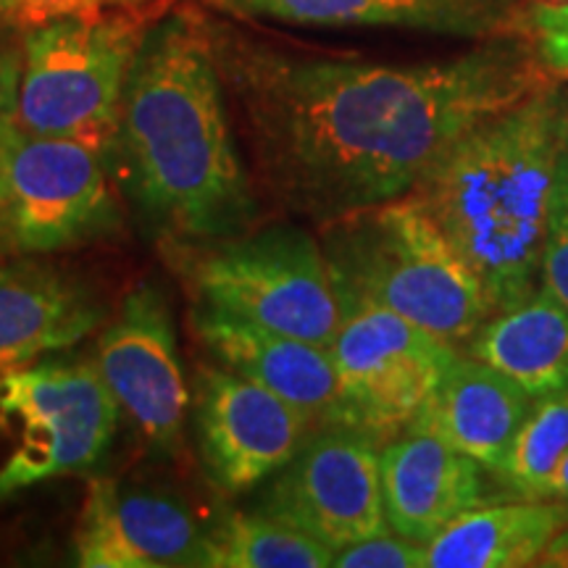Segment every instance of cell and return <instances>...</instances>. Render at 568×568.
I'll return each instance as SVG.
<instances>
[{"instance_id": "21", "label": "cell", "mask_w": 568, "mask_h": 568, "mask_svg": "<svg viewBox=\"0 0 568 568\" xmlns=\"http://www.w3.org/2000/svg\"><path fill=\"white\" fill-rule=\"evenodd\" d=\"M216 568H326L335 550L261 510L226 516L213 531Z\"/></svg>"}, {"instance_id": "10", "label": "cell", "mask_w": 568, "mask_h": 568, "mask_svg": "<svg viewBox=\"0 0 568 568\" xmlns=\"http://www.w3.org/2000/svg\"><path fill=\"white\" fill-rule=\"evenodd\" d=\"M382 443L347 424H324L261 493V514L316 537L326 548L387 531Z\"/></svg>"}, {"instance_id": "25", "label": "cell", "mask_w": 568, "mask_h": 568, "mask_svg": "<svg viewBox=\"0 0 568 568\" xmlns=\"http://www.w3.org/2000/svg\"><path fill=\"white\" fill-rule=\"evenodd\" d=\"M527 34L539 61L556 77H568V0H531Z\"/></svg>"}, {"instance_id": "12", "label": "cell", "mask_w": 568, "mask_h": 568, "mask_svg": "<svg viewBox=\"0 0 568 568\" xmlns=\"http://www.w3.org/2000/svg\"><path fill=\"white\" fill-rule=\"evenodd\" d=\"M314 424L295 406L224 366L195 374V437L205 474L240 495L287 466Z\"/></svg>"}, {"instance_id": "8", "label": "cell", "mask_w": 568, "mask_h": 568, "mask_svg": "<svg viewBox=\"0 0 568 568\" xmlns=\"http://www.w3.org/2000/svg\"><path fill=\"white\" fill-rule=\"evenodd\" d=\"M337 301L339 329L329 347L339 385L335 424L385 445L414 424L458 347L376 303Z\"/></svg>"}, {"instance_id": "13", "label": "cell", "mask_w": 568, "mask_h": 568, "mask_svg": "<svg viewBox=\"0 0 568 568\" xmlns=\"http://www.w3.org/2000/svg\"><path fill=\"white\" fill-rule=\"evenodd\" d=\"M74 560L82 568H216V542L176 497L90 479Z\"/></svg>"}, {"instance_id": "24", "label": "cell", "mask_w": 568, "mask_h": 568, "mask_svg": "<svg viewBox=\"0 0 568 568\" xmlns=\"http://www.w3.org/2000/svg\"><path fill=\"white\" fill-rule=\"evenodd\" d=\"M337 568H426V545L387 529L335 552Z\"/></svg>"}, {"instance_id": "26", "label": "cell", "mask_w": 568, "mask_h": 568, "mask_svg": "<svg viewBox=\"0 0 568 568\" xmlns=\"http://www.w3.org/2000/svg\"><path fill=\"white\" fill-rule=\"evenodd\" d=\"M169 3L172 0H19L9 21L21 30H32L45 21L67 17H101L122 9H169Z\"/></svg>"}, {"instance_id": "2", "label": "cell", "mask_w": 568, "mask_h": 568, "mask_svg": "<svg viewBox=\"0 0 568 568\" xmlns=\"http://www.w3.org/2000/svg\"><path fill=\"white\" fill-rule=\"evenodd\" d=\"M205 17L163 13L126 77L109 159L166 243L205 245L253 230V172L234 138Z\"/></svg>"}, {"instance_id": "1", "label": "cell", "mask_w": 568, "mask_h": 568, "mask_svg": "<svg viewBox=\"0 0 568 568\" xmlns=\"http://www.w3.org/2000/svg\"><path fill=\"white\" fill-rule=\"evenodd\" d=\"M251 172L318 226L414 193L468 130L556 80L527 32L447 59L382 63L295 55L205 19Z\"/></svg>"}, {"instance_id": "4", "label": "cell", "mask_w": 568, "mask_h": 568, "mask_svg": "<svg viewBox=\"0 0 568 568\" xmlns=\"http://www.w3.org/2000/svg\"><path fill=\"white\" fill-rule=\"evenodd\" d=\"M318 240L337 297L382 305L453 347L495 314L477 276L410 195L345 213Z\"/></svg>"}, {"instance_id": "23", "label": "cell", "mask_w": 568, "mask_h": 568, "mask_svg": "<svg viewBox=\"0 0 568 568\" xmlns=\"http://www.w3.org/2000/svg\"><path fill=\"white\" fill-rule=\"evenodd\" d=\"M542 284L568 305V134L552 180L548 232H545Z\"/></svg>"}, {"instance_id": "32", "label": "cell", "mask_w": 568, "mask_h": 568, "mask_svg": "<svg viewBox=\"0 0 568 568\" xmlns=\"http://www.w3.org/2000/svg\"><path fill=\"white\" fill-rule=\"evenodd\" d=\"M0 209L6 211V172H3V153H0ZM9 213V211H6Z\"/></svg>"}, {"instance_id": "14", "label": "cell", "mask_w": 568, "mask_h": 568, "mask_svg": "<svg viewBox=\"0 0 568 568\" xmlns=\"http://www.w3.org/2000/svg\"><path fill=\"white\" fill-rule=\"evenodd\" d=\"M240 19L297 27H389L456 40L527 32L531 0H209Z\"/></svg>"}, {"instance_id": "28", "label": "cell", "mask_w": 568, "mask_h": 568, "mask_svg": "<svg viewBox=\"0 0 568 568\" xmlns=\"http://www.w3.org/2000/svg\"><path fill=\"white\" fill-rule=\"evenodd\" d=\"M535 497H552V500H566L568 503V456L560 460L556 474L537 489Z\"/></svg>"}, {"instance_id": "3", "label": "cell", "mask_w": 568, "mask_h": 568, "mask_svg": "<svg viewBox=\"0 0 568 568\" xmlns=\"http://www.w3.org/2000/svg\"><path fill=\"white\" fill-rule=\"evenodd\" d=\"M566 134L568 77H556L468 130L410 193L477 276L495 314L542 284Z\"/></svg>"}, {"instance_id": "20", "label": "cell", "mask_w": 568, "mask_h": 568, "mask_svg": "<svg viewBox=\"0 0 568 568\" xmlns=\"http://www.w3.org/2000/svg\"><path fill=\"white\" fill-rule=\"evenodd\" d=\"M464 353L518 382L535 400L568 393V305L545 284L474 332Z\"/></svg>"}, {"instance_id": "9", "label": "cell", "mask_w": 568, "mask_h": 568, "mask_svg": "<svg viewBox=\"0 0 568 568\" xmlns=\"http://www.w3.org/2000/svg\"><path fill=\"white\" fill-rule=\"evenodd\" d=\"M6 211L21 253H55L116 232L111 159L105 148L42 138L9 124L0 130Z\"/></svg>"}, {"instance_id": "27", "label": "cell", "mask_w": 568, "mask_h": 568, "mask_svg": "<svg viewBox=\"0 0 568 568\" xmlns=\"http://www.w3.org/2000/svg\"><path fill=\"white\" fill-rule=\"evenodd\" d=\"M21 69H24V51L0 48V130L13 124L19 101Z\"/></svg>"}, {"instance_id": "5", "label": "cell", "mask_w": 568, "mask_h": 568, "mask_svg": "<svg viewBox=\"0 0 568 568\" xmlns=\"http://www.w3.org/2000/svg\"><path fill=\"white\" fill-rule=\"evenodd\" d=\"M166 9L67 17L27 30L13 124L109 151L124 84L148 27Z\"/></svg>"}, {"instance_id": "19", "label": "cell", "mask_w": 568, "mask_h": 568, "mask_svg": "<svg viewBox=\"0 0 568 568\" xmlns=\"http://www.w3.org/2000/svg\"><path fill=\"white\" fill-rule=\"evenodd\" d=\"M568 524V503L518 497L468 510L426 545V568H529Z\"/></svg>"}, {"instance_id": "22", "label": "cell", "mask_w": 568, "mask_h": 568, "mask_svg": "<svg viewBox=\"0 0 568 568\" xmlns=\"http://www.w3.org/2000/svg\"><path fill=\"white\" fill-rule=\"evenodd\" d=\"M568 456V393L537 400L518 429L510 456L497 477L516 497H535Z\"/></svg>"}, {"instance_id": "16", "label": "cell", "mask_w": 568, "mask_h": 568, "mask_svg": "<svg viewBox=\"0 0 568 568\" xmlns=\"http://www.w3.org/2000/svg\"><path fill=\"white\" fill-rule=\"evenodd\" d=\"M193 332L219 366L272 389L314 429L337 422V368L326 347L205 305L193 314Z\"/></svg>"}, {"instance_id": "17", "label": "cell", "mask_w": 568, "mask_h": 568, "mask_svg": "<svg viewBox=\"0 0 568 568\" xmlns=\"http://www.w3.org/2000/svg\"><path fill=\"white\" fill-rule=\"evenodd\" d=\"M535 403L527 389L495 366L456 353L410 426L432 432L497 477Z\"/></svg>"}, {"instance_id": "31", "label": "cell", "mask_w": 568, "mask_h": 568, "mask_svg": "<svg viewBox=\"0 0 568 568\" xmlns=\"http://www.w3.org/2000/svg\"><path fill=\"white\" fill-rule=\"evenodd\" d=\"M19 0H0V17L3 19H11L13 11H17Z\"/></svg>"}, {"instance_id": "18", "label": "cell", "mask_w": 568, "mask_h": 568, "mask_svg": "<svg viewBox=\"0 0 568 568\" xmlns=\"http://www.w3.org/2000/svg\"><path fill=\"white\" fill-rule=\"evenodd\" d=\"M105 318L88 284L40 261L0 266V376L80 345Z\"/></svg>"}, {"instance_id": "29", "label": "cell", "mask_w": 568, "mask_h": 568, "mask_svg": "<svg viewBox=\"0 0 568 568\" xmlns=\"http://www.w3.org/2000/svg\"><path fill=\"white\" fill-rule=\"evenodd\" d=\"M539 568H568V524L560 529V535L552 539V545L539 558Z\"/></svg>"}, {"instance_id": "15", "label": "cell", "mask_w": 568, "mask_h": 568, "mask_svg": "<svg viewBox=\"0 0 568 568\" xmlns=\"http://www.w3.org/2000/svg\"><path fill=\"white\" fill-rule=\"evenodd\" d=\"M387 527L429 545L456 518L487 503V471L432 432L408 426L382 445Z\"/></svg>"}, {"instance_id": "6", "label": "cell", "mask_w": 568, "mask_h": 568, "mask_svg": "<svg viewBox=\"0 0 568 568\" xmlns=\"http://www.w3.org/2000/svg\"><path fill=\"white\" fill-rule=\"evenodd\" d=\"M172 261L205 308L305 339L329 351L339 301L322 240L303 226L276 224L205 245H180Z\"/></svg>"}, {"instance_id": "30", "label": "cell", "mask_w": 568, "mask_h": 568, "mask_svg": "<svg viewBox=\"0 0 568 568\" xmlns=\"http://www.w3.org/2000/svg\"><path fill=\"white\" fill-rule=\"evenodd\" d=\"M9 251H17V243H13L9 213L0 209V255H6Z\"/></svg>"}, {"instance_id": "11", "label": "cell", "mask_w": 568, "mask_h": 568, "mask_svg": "<svg viewBox=\"0 0 568 568\" xmlns=\"http://www.w3.org/2000/svg\"><path fill=\"white\" fill-rule=\"evenodd\" d=\"M98 374L155 450H176L190 408L176 326L166 295L155 284H138L98 339Z\"/></svg>"}, {"instance_id": "7", "label": "cell", "mask_w": 568, "mask_h": 568, "mask_svg": "<svg viewBox=\"0 0 568 568\" xmlns=\"http://www.w3.org/2000/svg\"><path fill=\"white\" fill-rule=\"evenodd\" d=\"M119 406L95 366L42 361L0 376V503L40 481L90 471Z\"/></svg>"}]
</instances>
